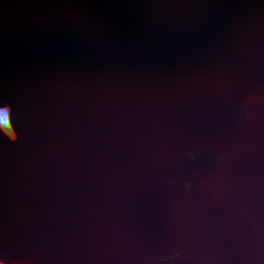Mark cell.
Here are the masks:
<instances>
[{
	"instance_id": "6da1fadb",
	"label": "cell",
	"mask_w": 264,
	"mask_h": 264,
	"mask_svg": "<svg viewBox=\"0 0 264 264\" xmlns=\"http://www.w3.org/2000/svg\"><path fill=\"white\" fill-rule=\"evenodd\" d=\"M10 110L9 106L0 109V129L11 141H14L17 139V135L11 124Z\"/></svg>"
}]
</instances>
